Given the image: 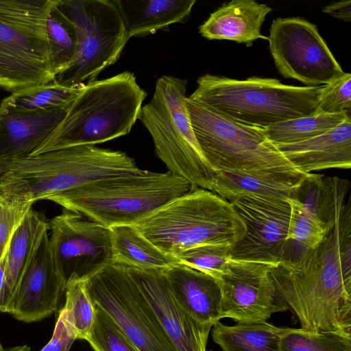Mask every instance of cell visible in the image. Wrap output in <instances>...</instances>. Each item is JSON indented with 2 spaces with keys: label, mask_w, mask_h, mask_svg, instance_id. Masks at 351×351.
<instances>
[{
  "label": "cell",
  "mask_w": 351,
  "mask_h": 351,
  "mask_svg": "<svg viewBox=\"0 0 351 351\" xmlns=\"http://www.w3.org/2000/svg\"><path fill=\"white\" fill-rule=\"evenodd\" d=\"M350 203L348 197L315 249L270 270L276 289L304 330L351 337Z\"/></svg>",
  "instance_id": "1"
},
{
  "label": "cell",
  "mask_w": 351,
  "mask_h": 351,
  "mask_svg": "<svg viewBox=\"0 0 351 351\" xmlns=\"http://www.w3.org/2000/svg\"><path fill=\"white\" fill-rule=\"evenodd\" d=\"M195 188L169 171L141 169L135 173L88 182L52 195L47 200L112 228L134 226Z\"/></svg>",
  "instance_id": "2"
},
{
  "label": "cell",
  "mask_w": 351,
  "mask_h": 351,
  "mask_svg": "<svg viewBox=\"0 0 351 351\" xmlns=\"http://www.w3.org/2000/svg\"><path fill=\"white\" fill-rule=\"evenodd\" d=\"M188 97L213 112L251 128L310 116L318 107L321 86H295L276 78L250 77L239 80L205 74Z\"/></svg>",
  "instance_id": "3"
},
{
  "label": "cell",
  "mask_w": 351,
  "mask_h": 351,
  "mask_svg": "<svg viewBox=\"0 0 351 351\" xmlns=\"http://www.w3.org/2000/svg\"><path fill=\"white\" fill-rule=\"evenodd\" d=\"M146 96L128 71L84 84L63 120L30 156L64 147L95 145L128 134L139 119Z\"/></svg>",
  "instance_id": "4"
},
{
  "label": "cell",
  "mask_w": 351,
  "mask_h": 351,
  "mask_svg": "<svg viewBox=\"0 0 351 351\" xmlns=\"http://www.w3.org/2000/svg\"><path fill=\"white\" fill-rule=\"evenodd\" d=\"M134 226L159 250L175 257L201 245H233L245 232L230 202L198 187Z\"/></svg>",
  "instance_id": "5"
},
{
  "label": "cell",
  "mask_w": 351,
  "mask_h": 351,
  "mask_svg": "<svg viewBox=\"0 0 351 351\" xmlns=\"http://www.w3.org/2000/svg\"><path fill=\"white\" fill-rule=\"evenodd\" d=\"M140 170L123 152L84 145L10 160L4 178L35 203L88 182Z\"/></svg>",
  "instance_id": "6"
},
{
  "label": "cell",
  "mask_w": 351,
  "mask_h": 351,
  "mask_svg": "<svg viewBox=\"0 0 351 351\" xmlns=\"http://www.w3.org/2000/svg\"><path fill=\"white\" fill-rule=\"evenodd\" d=\"M184 79L162 75L152 99L142 106L139 120L149 132L157 156L169 171L195 187L213 191L216 171L204 156L186 106Z\"/></svg>",
  "instance_id": "7"
},
{
  "label": "cell",
  "mask_w": 351,
  "mask_h": 351,
  "mask_svg": "<svg viewBox=\"0 0 351 351\" xmlns=\"http://www.w3.org/2000/svg\"><path fill=\"white\" fill-rule=\"evenodd\" d=\"M53 0H0V88L14 93L56 80L46 19Z\"/></svg>",
  "instance_id": "8"
},
{
  "label": "cell",
  "mask_w": 351,
  "mask_h": 351,
  "mask_svg": "<svg viewBox=\"0 0 351 351\" xmlns=\"http://www.w3.org/2000/svg\"><path fill=\"white\" fill-rule=\"evenodd\" d=\"M186 106L196 140L214 171L302 173L261 129L217 114L188 97Z\"/></svg>",
  "instance_id": "9"
},
{
  "label": "cell",
  "mask_w": 351,
  "mask_h": 351,
  "mask_svg": "<svg viewBox=\"0 0 351 351\" xmlns=\"http://www.w3.org/2000/svg\"><path fill=\"white\" fill-rule=\"evenodd\" d=\"M57 7L74 24L77 47L68 68L56 77L65 86L97 80L119 58L130 40L114 0H57Z\"/></svg>",
  "instance_id": "10"
},
{
  "label": "cell",
  "mask_w": 351,
  "mask_h": 351,
  "mask_svg": "<svg viewBox=\"0 0 351 351\" xmlns=\"http://www.w3.org/2000/svg\"><path fill=\"white\" fill-rule=\"evenodd\" d=\"M85 282L92 302L112 317L138 351H175L125 266L112 263Z\"/></svg>",
  "instance_id": "11"
},
{
  "label": "cell",
  "mask_w": 351,
  "mask_h": 351,
  "mask_svg": "<svg viewBox=\"0 0 351 351\" xmlns=\"http://www.w3.org/2000/svg\"><path fill=\"white\" fill-rule=\"evenodd\" d=\"M269 48L279 73L306 86L326 85L344 73L314 24L300 17L274 20Z\"/></svg>",
  "instance_id": "12"
},
{
  "label": "cell",
  "mask_w": 351,
  "mask_h": 351,
  "mask_svg": "<svg viewBox=\"0 0 351 351\" xmlns=\"http://www.w3.org/2000/svg\"><path fill=\"white\" fill-rule=\"evenodd\" d=\"M49 226L53 257L66 282L86 280L113 263L110 228L64 208Z\"/></svg>",
  "instance_id": "13"
},
{
  "label": "cell",
  "mask_w": 351,
  "mask_h": 351,
  "mask_svg": "<svg viewBox=\"0 0 351 351\" xmlns=\"http://www.w3.org/2000/svg\"><path fill=\"white\" fill-rule=\"evenodd\" d=\"M245 232L231 247L233 260L276 266L287 257L291 206L288 202L242 197L230 202Z\"/></svg>",
  "instance_id": "14"
},
{
  "label": "cell",
  "mask_w": 351,
  "mask_h": 351,
  "mask_svg": "<svg viewBox=\"0 0 351 351\" xmlns=\"http://www.w3.org/2000/svg\"><path fill=\"white\" fill-rule=\"evenodd\" d=\"M274 265L232 260L230 271L218 280L222 314L238 323L266 322L275 313L289 309L270 276Z\"/></svg>",
  "instance_id": "15"
},
{
  "label": "cell",
  "mask_w": 351,
  "mask_h": 351,
  "mask_svg": "<svg viewBox=\"0 0 351 351\" xmlns=\"http://www.w3.org/2000/svg\"><path fill=\"white\" fill-rule=\"evenodd\" d=\"M125 267L152 309L174 350L206 351L213 326L199 323L179 304L163 269Z\"/></svg>",
  "instance_id": "16"
},
{
  "label": "cell",
  "mask_w": 351,
  "mask_h": 351,
  "mask_svg": "<svg viewBox=\"0 0 351 351\" xmlns=\"http://www.w3.org/2000/svg\"><path fill=\"white\" fill-rule=\"evenodd\" d=\"M66 281L58 271L46 232L24 272L8 313L18 320H42L56 311Z\"/></svg>",
  "instance_id": "17"
},
{
  "label": "cell",
  "mask_w": 351,
  "mask_h": 351,
  "mask_svg": "<svg viewBox=\"0 0 351 351\" xmlns=\"http://www.w3.org/2000/svg\"><path fill=\"white\" fill-rule=\"evenodd\" d=\"M163 273L177 302L197 322L213 326L223 318L218 280L180 262Z\"/></svg>",
  "instance_id": "18"
},
{
  "label": "cell",
  "mask_w": 351,
  "mask_h": 351,
  "mask_svg": "<svg viewBox=\"0 0 351 351\" xmlns=\"http://www.w3.org/2000/svg\"><path fill=\"white\" fill-rule=\"evenodd\" d=\"M277 147L300 173L351 167V117L313 138Z\"/></svg>",
  "instance_id": "19"
},
{
  "label": "cell",
  "mask_w": 351,
  "mask_h": 351,
  "mask_svg": "<svg viewBox=\"0 0 351 351\" xmlns=\"http://www.w3.org/2000/svg\"><path fill=\"white\" fill-rule=\"evenodd\" d=\"M308 174L219 170L216 171L213 191L229 202L242 197L289 202Z\"/></svg>",
  "instance_id": "20"
},
{
  "label": "cell",
  "mask_w": 351,
  "mask_h": 351,
  "mask_svg": "<svg viewBox=\"0 0 351 351\" xmlns=\"http://www.w3.org/2000/svg\"><path fill=\"white\" fill-rule=\"evenodd\" d=\"M68 108L0 114V160L30 156L53 132Z\"/></svg>",
  "instance_id": "21"
},
{
  "label": "cell",
  "mask_w": 351,
  "mask_h": 351,
  "mask_svg": "<svg viewBox=\"0 0 351 351\" xmlns=\"http://www.w3.org/2000/svg\"><path fill=\"white\" fill-rule=\"evenodd\" d=\"M271 11V7L254 0H232L211 13L199 32L208 40H228L250 47L257 39L268 40L261 29Z\"/></svg>",
  "instance_id": "22"
},
{
  "label": "cell",
  "mask_w": 351,
  "mask_h": 351,
  "mask_svg": "<svg viewBox=\"0 0 351 351\" xmlns=\"http://www.w3.org/2000/svg\"><path fill=\"white\" fill-rule=\"evenodd\" d=\"M49 230V220L43 213L31 208L14 232L6 254L5 283L0 311L8 313L21 278L40 242Z\"/></svg>",
  "instance_id": "23"
},
{
  "label": "cell",
  "mask_w": 351,
  "mask_h": 351,
  "mask_svg": "<svg viewBox=\"0 0 351 351\" xmlns=\"http://www.w3.org/2000/svg\"><path fill=\"white\" fill-rule=\"evenodd\" d=\"M128 35L142 37L184 23L195 0H114Z\"/></svg>",
  "instance_id": "24"
},
{
  "label": "cell",
  "mask_w": 351,
  "mask_h": 351,
  "mask_svg": "<svg viewBox=\"0 0 351 351\" xmlns=\"http://www.w3.org/2000/svg\"><path fill=\"white\" fill-rule=\"evenodd\" d=\"M110 229L113 263L142 269H165L179 263L176 257L156 247L134 226Z\"/></svg>",
  "instance_id": "25"
},
{
  "label": "cell",
  "mask_w": 351,
  "mask_h": 351,
  "mask_svg": "<svg viewBox=\"0 0 351 351\" xmlns=\"http://www.w3.org/2000/svg\"><path fill=\"white\" fill-rule=\"evenodd\" d=\"M212 338L222 351H279L284 328L267 322L238 323L227 326L217 322Z\"/></svg>",
  "instance_id": "26"
},
{
  "label": "cell",
  "mask_w": 351,
  "mask_h": 351,
  "mask_svg": "<svg viewBox=\"0 0 351 351\" xmlns=\"http://www.w3.org/2000/svg\"><path fill=\"white\" fill-rule=\"evenodd\" d=\"M84 84L65 86L56 80L12 93L0 104V114L40 112L68 108Z\"/></svg>",
  "instance_id": "27"
},
{
  "label": "cell",
  "mask_w": 351,
  "mask_h": 351,
  "mask_svg": "<svg viewBox=\"0 0 351 351\" xmlns=\"http://www.w3.org/2000/svg\"><path fill=\"white\" fill-rule=\"evenodd\" d=\"M348 117H351V114H326L317 111L310 116L278 123L261 130L276 145L293 144L324 134Z\"/></svg>",
  "instance_id": "28"
},
{
  "label": "cell",
  "mask_w": 351,
  "mask_h": 351,
  "mask_svg": "<svg viewBox=\"0 0 351 351\" xmlns=\"http://www.w3.org/2000/svg\"><path fill=\"white\" fill-rule=\"evenodd\" d=\"M57 0L49 10L46 19V34L52 71L56 77L72 62L77 47L74 24L57 7Z\"/></svg>",
  "instance_id": "29"
},
{
  "label": "cell",
  "mask_w": 351,
  "mask_h": 351,
  "mask_svg": "<svg viewBox=\"0 0 351 351\" xmlns=\"http://www.w3.org/2000/svg\"><path fill=\"white\" fill-rule=\"evenodd\" d=\"M3 176L0 178V262L8 252L14 232L34 204Z\"/></svg>",
  "instance_id": "30"
},
{
  "label": "cell",
  "mask_w": 351,
  "mask_h": 351,
  "mask_svg": "<svg viewBox=\"0 0 351 351\" xmlns=\"http://www.w3.org/2000/svg\"><path fill=\"white\" fill-rule=\"evenodd\" d=\"M287 239L303 249V253L315 249L325 239L329 228L306 206L291 199Z\"/></svg>",
  "instance_id": "31"
},
{
  "label": "cell",
  "mask_w": 351,
  "mask_h": 351,
  "mask_svg": "<svg viewBox=\"0 0 351 351\" xmlns=\"http://www.w3.org/2000/svg\"><path fill=\"white\" fill-rule=\"evenodd\" d=\"M279 351H351V337L335 332L284 328Z\"/></svg>",
  "instance_id": "32"
},
{
  "label": "cell",
  "mask_w": 351,
  "mask_h": 351,
  "mask_svg": "<svg viewBox=\"0 0 351 351\" xmlns=\"http://www.w3.org/2000/svg\"><path fill=\"white\" fill-rule=\"evenodd\" d=\"M232 245H205L186 250L176 256L179 262L219 280L230 271Z\"/></svg>",
  "instance_id": "33"
},
{
  "label": "cell",
  "mask_w": 351,
  "mask_h": 351,
  "mask_svg": "<svg viewBox=\"0 0 351 351\" xmlns=\"http://www.w3.org/2000/svg\"><path fill=\"white\" fill-rule=\"evenodd\" d=\"M86 280H69L65 287L64 307L74 326L77 339L87 341L95 318V307L86 287Z\"/></svg>",
  "instance_id": "34"
},
{
  "label": "cell",
  "mask_w": 351,
  "mask_h": 351,
  "mask_svg": "<svg viewBox=\"0 0 351 351\" xmlns=\"http://www.w3.org/2000/svg\"><path fill=\"white\" fill-rule=\"evenodd\" d=\"M93 304L95 318L87 341L94 351H138L112 317Z\"/></svg>",
  "instance_id": "35"
},
{
  "label": "cell",
  "mask_w": 351,
  "mask_h": 351,
  "mask_svg": "<svg viewBox=\"0 0 351 351\" xmlns=\"http://www.w3.org/2000/svg\"><path fill=\"white\" fill-rule=\"evenodd\" d=\"M326 114H351V74L343 73L320 87L317 110Z\"/></svg>",
  "instance_id": "36"
},
{
  "label": "cell",
  "mask_w": 351,
  "mask_h": 351,
  "mask_svg": "<svg viewBox=\"0 0 351 351\" xmlns=\"http://www.w3.org/2000/svg\"><path fill=\"white\" fill-rule=\"evenodd\" d=\"M77 335L67 310L60 311L53 336L40 351H69Z\"/></svg>",
  "instance_id": "37"
},
{
  "label": "cell",
  "mask_w": 351,
  "mask_h": 351,
  "mask_svg": "<svg viewBox=\"0 0 351 351\" xmlns=\"http://www.w3.org/2000/svg\"><path fill=\"white\" fill-rule=\"evenodd\" d=\"M322 12L331 16L350 22L351 21V1L342 0L325 6Z\"/></svg>",
  "instance_id": "38"
},
{
  "label": "cell",
  "mask_w": 351,
  "mask_h": 351,
  "mask_svg": "<svg viewBox=\"0 0 351 351\" xmlns=\"http://www.w3.org/2000/svg\"><path fill=\"white\" fill-rule=\"evenodd\" d=\"M10 160H0V178H1L9 171Z\"/></svg>",
  "instance_id": "39"
},
{
  "label": "cell",
  "mask_w": 351,
  "mask_h": 351,
  "mask_svg": "<svg viewBox=\"0 0 351 351\" xmlns=\"http://www.w3.org/2000/svg\"><path fill=\"white\" fill-rule=\"evenodd\" d=\"M30 348L27 345L17 346L5 349V351H29Z\"/></svg>",
  "instance_id": "40"
},
{
  "label": "cell",
  "mask_w": 351,
  "mask_h": 351,
  "mask_svg": "<svg viewBox=\"0 0 351 351\" xmlns=\"http://www.w3.org/2000/svg\"><path fill=\"white\" fill-rule=\"evenodd\" d=\"M0 351H5V349L3 348V346H1V343L0 342Z\"/></svg>",
  "instance_id": "41"
}]
</instances>
